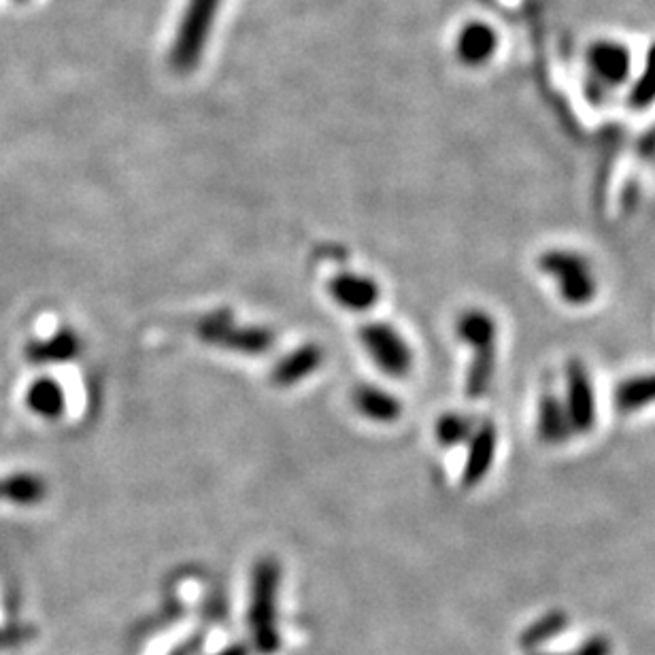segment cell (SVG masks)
<instances>
[{
    "instance_id": "6da1fadb",
    "label": "cell",
    "mask_w": 655,
    "mask_h": 655,
    "mask_svg": "<svg viewBox=\"0 0 655 655\" xmlns=\"http://www.w3.org/2000/svg\"><path fill=\"white\" fill-rule=\"evenodd\" d=\"M456 334L473 351V360L466 371V396L479 400L490 390L496 373L498 324L485 309H466L456 319Z\"/></svg>"
},
{
    "instance_id": "7a4b0ae2",
    "label": "cell",
    "mask_w": 655,
    "mask_h": 655,
    "mask_svg": "<svg viewBox=\"0 0 655 655\" xmlns=\"http://www.w3.org/2000/svg\"><path fill=\"white\" fill-rule=\"evenodd\" d=\"M196 337L211 345L243 356H264L277 343V334L262 324H243L232 309H215L200 315L194 324Z\"/></svg>"
},
{
    "instance_id": "3957f363",
    "label": "cell",
    "mask_w": 655,
    "mask_h": 655,
    "mask_svg": "<svg viewBox=\"0 0 655 655\" xmlns=\"http://www.w3.org/2000/svg\"><path fill=\"white\" fill-rule=\"evenodd\" d=\"M281 583V566L275 558H260L251 570L249 594V630L260 653L271 655L279 649L277 628V594Z\"/></svg>"
},
{
    "instance_id": "277c9868",
    "label": "cell",
    "mask_w": 655,
    "mask_h": 655,
    "mask_svg": "<svg viewBox=\"0 0 655 655\" xmlns=\"http://www.w3.org/2000/svg\"><path fill=\"white\" fill-rule=\"evenodd\" d=\"M220 5L222 0H188L169 54V62L177 73L186 75L198 66L213 32L217 13H220Z\"/></svg>"
},
{
    "instance_id": "5b68a950",
    "label": "cell",
    "mask_w": 655,
    "mask_h": 655,
    "mask_svg": "<svg viewBox=\"0 0 655 655\" xmlns=\"http://www.w3.org/2000/svg\"><path fill=\"white\" fill-rule=\"evenodd\" d=\"M632 75V54L626 43L598 39L585 54V88L594 103H604Z\"/></svg>"
},
{
    "instance_id": "8992f818",
    "label": "cell",
    "mask_w": 655,
    "mask_h": 655,
    "mask_svg": "<svg viewBox=\"0 0 655 655\" xmlns=\"http://www.w3.org/2000/svg\"><path fill=\"white\" fill-rule=\"evenodd\" d=\"M541 273L551 277L558 285L560 298L570 307L590 305L596 298L598 283L592 273V264L585 256L570 249H549L539 256Z\"/></svg>"
},
{
    "instance_id": "52a82bcc",
    "label": "cell",
    "mask_w": 655,
    "mask_h": 655,
    "mask_svg": "<svg viewBox=\"0 0 655 655\" xmlns=\"http://www.w3.org/2000/svg\"><path fill=\"white\" fill-rule=\"evenodd\" d=\"M358 337L368 356L390 377H407L413 368V349L407 339L388 322H366Z\"/></svg>"
},
{
    "instance_id": "ba28073f",
    "label": "cell",
    "mask_w": 655,
    "mask_h": 655,
    "mask_svg": "<svg viewBox=\"0 0 655 655\" xmlns=\"http://www.w3.org/2000/svg\"><path fill=\"white\" fill-rule=\"evenodd\" d=\"M564 407L568 413L573 434H587L596 424V398L592 377L583 360L573 358L566 364V400Z\"/></svg>"
},
{
    "instance_id": "9c48e42d",
    "label": "cell",
    "mask_w": 655,
    "mask_h": 655,
    "mask_svg": "<svg viewBox=\"0 0 655 655\" xmlns=\"http://www.w3.org/2000/svg\"><path fill=\"white\" fill-rule=\"evenodd\" d=\"M453 49H456L458 62L468 66V69H479L496 56L498 32L487 22L473 20L458 30Z\"/></svg>"
},
{
    "instance_id": "30bf717a",
    "label": "cell",
    "mask_w": 655,
    "mask_h": 655,
    "mask_svg": "<svg viewBox=\"0 0 655 655\" xmlns=\"http://www.w3.org/2000/svg\"><path fill=\"white\" fill-rule=\"evenodd\" d=\"M328 292L343 309L351 313H364L373 309L381 298V288L373 277L349 271L334 275L328 281Z\"/></svg>"
},
{
    "instance_id": "8fae6325",
    "label": "cell",
    "mask_w": 655,
    "mask_h": 655,
    "mask_svg": "<svg viewBox=\"0 0 655 655\" xmlns=\"http://www.w3.org/2000/svg\"><path fill=\"white\" fill-rule=\"evenodd\" d=\"M468 443L470 445L466 453V464L460 477L462 487H466V490L479 485L485 479V475L490 473L498 447V428L492 422H481L477 424Z\"/></svg>"
},
{
    "instance_id": "7c38bea8",
    "label": "cell",
    "mask_w": 655,
    "mask_h": 655,
    "mask_svg": "<svg viewBox=\"0 0 655 655\" xmlns=\"http://www.w3.org/2000/svg\"><path fill=\"white\" fill-rule=\"evenodd\" d=\"M324 364V349L317 343H305L298 349L290 351L288 356H283L271 371V383L279 390H288L292 385H298L311 377L319 366Z\"/></svg>"
},
{
    "instance_id": "4fadbf2b",
    "label": "cell",
    "mask_w": 655,
    "mask_h": 655,
    "mask_svg": "<svg viewBox=\"0 0 655 655\" xmlns=\"http://www.w3.org/2000/svg\"><path fill=\"white\" fill-rule=\"evenodd\" d=\"M83 349L81 337L73 328H62L47 339H32L24 347V358L30 364H64L75 360Z\"/></svg>"
},
{
    "instance_id": "5bb4252c",
    "label": "cell",
    "mask_w": 655,
    "mask_h": 655,
    "mask_svg": "<svg viewBox=\"0 0 655 655\" xmlns=\"http://www.w3.org/2000/svg\"><path fill=\"white\" fill-rule=\"evenodd\" d=\"M356 411L375 424H394L402 415V402L377 385H360L351 394Z\"/></svg>"
},
{
    "instance_id": "9a60e30c",
    "label": "cell",
    "mask_w": 655,
    "mask_h": 655,
    "mask_svg": "<svg viewBox=\"0 0 655 655\" xmlns=\"http://www.w3.org/2000/svg\"><path fill=\"white\" fill-rule=\"evenodd\" d=\"M536 430L547 445H560L573 434L564 400L556 392H543L539 400V415H536Z\"/></svg>"
},
{
    "instance_id": "2e32d148",
    "label": "cell",
    "mask_w": 655,
    "mask_h": 655,
    "mask_svg": "<svg viewBox=\"0 0 655 655\" xmlns=\"http://www.w3.org/2000/svg\"><path fill=\"white\" fill-rule=\"evenodd\" d=\"M47 492L49 485L45 477L39 473H30V470L0 477V502L5 500L18 507H35L47 498Z\"/></svg>"
},
{
    "instance_id": "e0dca14e",
    "label": "cell",
    "mask_w": 655,
    "mask_h": 655,
    "mask_svg": "<svg viewBox=\"0 0 655 655\" xmlns=\"http://www.w3.org/2000/svg\"><path fill=\"white\" fill-rule=\"evenodd\" d=\"M613 405L624 415L655 405V373L636 375L621 381L613 392Z\"/></svg>"
},
{
    "instance_id": "ac0fdd59",
    "label": "cell",
    "mask_w": 655,
    "mask_h": 655,
    "mask_svg": "<svg viewBox=\"0 0 655 655\" xmlns=\"http://www.w3.org/2000/svg\"><path fill=\"white\" fill-rule=\"evenodd\" d=\"M26 405L32 413L43 419H49V422L60 419L66 409L62 385L52 377H41L37 381H32L26 392Z\"/></svg>"
},
{
    "instance_id": "d6986e66",
    "label": "cell",
    "mask_w": 655,
    "mask_h": 655,
    "mask_svg": "<svg viewBox=\"0 0 655 655\" xmlns=\"http://www.w3.org/2000/svg\"><path fill=\"white\" fill-rule=\"evenodd\" d=\"M475 428L477 422L473 417L451 411L439 417V422L434 426V434H436V441H439L443 447H456L470 441Z\"/></svg>"
},
{
    "instance_id": "ffe728a7",
    "label": "cell",
    "mask_w": 655,
    "mask_h": 655,
    "mask_svg": "<svg viewBox=\"0 0 655 655\" xmlns=\"http://www.w3.org/2000/svg\"><path fill=\"white\" fill-rule=\"evenodd\" d=\"M655 103V43L647 49L645 64L641 73L634 79L630 90V105L645 109Z\"/></svg>"
},
{
    "instance_id": "44dd1931",
    "label": "cell",
    "mask_w": 655,
    "mask_h": 655,
    "mask_svg": "<svg viewBox=\"0 0 655 655\" xmlns=\"http://www.w3.org/2000/svg\"><path fill=\"white\" fill-rule=\"evenodd\" d=\"M566 626V615L562 613H551L541 617L536 624H532L524 636H522V645L524 647H536V645H543L549 638L556 636L562 628Z\"/></svg>"
},
{
    "instance_id": "7402d4cb",
    "label": "cell",
    "mask_w": 655,
    "mask_h": 655,
    "mask_svg": "<svg viewBox=\"0 0 655 655\" xmlns=\"http://www.w3.org/2000/svg\"><path fill=\"white\" fill-rule=\"evenodd\" d=\"M575 655H611V645L604 636H594L577 649Z\"/></svg>"
},
{
    "instance_id": "603a6c76",
    "label": "cell",
    "mask_w": 655,
    "mask_h": 655,
    "mask_svg": "<svg viewBox=\"0 0 655 655\" xmlns=\"http://www.w3.org/2000/svg\"><path fill=\"white\" fill-rule=\"evenodd\" d=\"M217 655H247V649L241 647V645H234V647H230V649H226L222 653H217Z\"/></svg>"
},
{
    "instance_id": "cb8c5ba5",
    "label": "cell",
    "mask_w": 655,
    "mask_h": 655,
    "mask_svg": "<svg viewBox=\"0 0 655 655\" xmlns=\"http://www.w3.org/2000/svg\"><path fill=\"white\" fill-rule=\"evenodd\" d=\"M175 655H188V651H179V653H175Z\"/></svg>"
},
{
    "instance_id": "d4e9b609",
    "label": "cell",
    "mask_w": 655,
    "mask_h": 655,
    "mask_svg": "<svg viewBox=\"0 0 655 655\" xmlns=\"http://www.w3.org/2000/svg\"><path fill=\"white\" fill-rule=\"evenodd\" d=\"M534 655H549V653H534ZM575 655V653H573Z\"/></svg>"
}]
</instances>
